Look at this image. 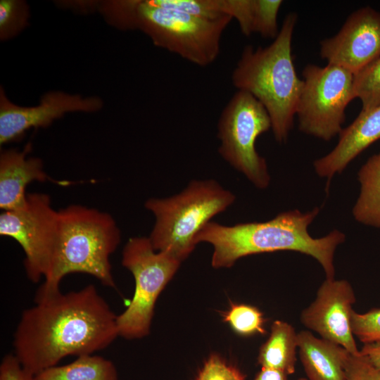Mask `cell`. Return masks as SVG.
<instances>
[{
    "instance_id": "6da1fadb",
    "label": "cell",
    "mask_w": 380,
    "mask_h": 380,
    "mask_svg": "<svg viewBox=\"0 0 380 380\" xmlns=\"http://www.w3.org/2000/svg\"><path fill=\"white\" fill-rule=\"evenodd\" d=\"M117 315L94 284L35 302L21 314L14 355L33 375L67 356L94 354L118 336Z\"/></svg>"
},
{
    "instance_id": "7a4b0ae2",
    "label": "cell",
    "mask_w": 380,
    "mask_h": 380,
    "mask_svg": "<svg viewBox=\"0 0 380 380\" xmlns=\"http://www.w3.org/2000/svg\"><path fill=\"white\" fill-rule=\"evenodd\" d=\"M319 213L317 207L305 213L293 210L280 213L266 222L232 226L210 221L196 235L195 243L206 242L213 246L211 265L214 268L230 267L249 255L292 251L316 259L326 279H334V253L346 236L334 229L321 238L311 236L308 227Z\"/></svg>"
},
{
    "instance_id": "3957f363",
    "label": "cell",
    "mask_w": 380,
    "mask_h": 380,
    "mask_svg": "<svg viewBox=\"0 0 380 380\" xmlns=\"http://www.w3.org/2000/svg\"><path fill=\"white\" fill-rule=\"evenodd\" d=\"M297 14L289 13L273 42L266 47L246 46L232 73L239 91L248 92L266 109L274 139L284 142L293 120L303 87L296 72L291 52Z\"/></svg>"
},
{
    "instance_id": "277c9868",
    "label": "cell",
    "mask_w": 380,
    "mask_h": 380,
    "mask_svg": "<svg viewBox=\"0 0 380 380\" xmlns=\"http://www.w3.org/2000/svg\"><path fill=\"white\" fill-rule=\"evenodd\" d=\"M59 212V236L49 274L38 289L34 301L54 296L62 279L71 273L94 277L115 288L110 256L117 249L121 233L108 213L81 205H70Z\"/></svg>"
},
{
    "instance_id": "5b68a950",
    "label": "cell",
    "mask_w": 380,
    "mask_h": 380,
    "mask_svg": "<svg viewBox=\"0 0 380 380\" xmlns=\"http://www.w3.org/2000/svg\"><path fill=\"white\" fill-rule=\"evenodd\" d=\"M106 12L117 26L139 29L153 43L198 66L217 58L222 35L232 20L196 17L157 5L153 0L110 1Z\"/></svg>"
},
{
    "instance_id": "8992f818",
    "label": "cell",
    "mask_w": 380,
    "mask_h": 380,
    "mask_svg": "<svg viewBox=\"0 0 380 380\" xmlns=\"http://www.w3.org/2000/svg\"><path fill=\"white\" fill-rule=\"evenodd\" d=\"M235 198L214 179L192 180L177 194L149 198L144 206L155 217L148 237L153 248L182 262L194 250L195 238L201 229Z\"/></svg>"
},
{
    "instance_id": "52a82bcc",
    "label": "cell",
    "mask_w": 380,
    "mask_h": 380,
    "mask_svg": "<svg viewBox=\"0 0 380 380\" xmlns=\"http://www.w3.org/2000/svg\"><path fill=\"white\" fill-rule=\"evenodd\" d=\"M181 261L165 251H156L148 237L130 238L124 246L122 265L132 274L135 289L127 308L117 315L118 335L126 339L146 336L154 308Z\"/></svg>"
},
{
    "instance_id": "ba28073f",
    "label": "cell",
    "mask_w": 380,
    "mask_h": 380,
    "mask_svg": "<svg viewBox=\"0 0 380 380\" xmlns=\"http://www.w3.org/2000/svg\"><path fill=\"white\" fill-rule=\"evenodd\" d=\"M270 129L272 121L265 107L251 94L239 90L222 110L217 122L220 155L260 189L269 186L270 175L255 141Z\"/></svg>"
},
{
    "instance_id": "9c48e42d",
    "label": "cell",
    "mask_w": 380,
    "mask_h": 380,
    "mask_svg": "<svg viewBox=\"0 0 380 380\" xmlns=\"http://www.w3.org/2000/svg\"><path fill=\"white\" fill-rule=\"evenodd\" d=\"M303 87L296 115L300 132L329 141L339 134L346 108L355 99L354 75L335 65H307L302 72Z\"/></svg>"
},
{
    "instance_id": "30bf717a",
    "label": "cell",
    "mask_w": 380,
    "mask_h": 380,
    "mask_svg": "<svg viewBox=\"0 0 380 380\" xmlns=\"http://www.w3.org/2000/svg\"><path fill=\"white\" fill-rule=\"evenodd\" d=\"M0 235L13 239L22 247L26 275L37 283L52 268L59 236V212L52 208L48 194H27L25 207L1 213Z\"/></svg>"
},
{
    "instance_id": "8fae6325",
    "label": "cell",
    "mask_w": 380,
    "mask_h": 380,
    "mask_svg": "<svg viewBox=\"0 0 380 380\" xmlns=\"http://www.w3.org/2000/svg\"><path fill=\"white\" fill-rule=\"evenodd\" d=\"M319 55L353 75L374 62L380 57V12L366 6L352 13L336 34L321 41Z\"/></svg>"
},
{
    "instance_id": "7c38bea8",
    "label": "cell",
    "mask_w": 380,
    "mask_h": 380,
    "mask_svg": "<svg viewBox=\"0 0 380 380\" xmlns=\"http://www.w3.org/2000/svg\"><path fill=\"white\" fill-rule=\"evenodd\" d=\"M355 292L346 280L326 279L315 300L300 315L301 322L324 339L338 344L350 354L360 355L351 328Z\"/></svg>"
},
{
    "instance_id": "4fadbf2b",
    "label": "cell",
    "mask_w": 380,
    "mask_h": 380,
    "mask_svg": "<svg viewBox=\"0 0 380 380\" xmlns=\"http://www.w3.org/2000/svg\"><path fill=\"white\" fill-rule=\"evenodd\" d=\"M103 106L98 97L84 98L61 91L49 92L40 103L23 107L11 103L2 88L0 93V145L20 139L31 128L46 127L69 112H94Z\"/></svg>"
},
{
    "instance_id": "5bb4252c",
    "label": "cell",
    "mask_w": 380,
    "mask_h": 380,
    "mask_svg": "<svg viewBox=\"0 0 380 380\" xmlns=\"http://www.w3.org/2000/svg\"><path fill=\"white\" fill-rule=\"evenodd\" d=\"M336 146L313 163L316 173L330 181L370 145L380 139V106L359 113L353 122L340 132Z\"/></svg>"
},
{
    "instance_id": "9a60e30c",
    "label": "cell",
    "mask_w": 380,
    "mask_h": 380,
    "mask_svg": "<svg viewBox=\"0 0 380 380\" xmlns=\"http://www.w3.org/2000/svg\"><path fill=\"white\" fill-rule=\"evenodd\" d=\"M31 144L23 151L4 150L0 155V208L3 211L20 210L27 202V186L32 182H46L49 177L41 159L27 157Z\"/></svg>"
},
{
    "instance_id": "2e32d148",
    "label": "cell",
    "mask_w": 380,
    "mask_h": 380,
    "mask_svg": "<svg viewBox=\"0 0 380 380\" xmlns=\"http://www.w3.org/2000/svg\"><path fill=\"white\" fill-rule=\"evenodd\" d=\"M298 348L308 380H346L345 365L350 353L343 347L301 331Z\"/></svg>"
},
{
    "instance_id": "e0dca14e",
    "label": "cell",
    "mask_w": 380,
    "mask_h": 380,
    "mask_svg": "<svg viewBox=\"0 0 380 380\" xmlns=\"http://www.w3.org/2000/svg\"><path fill=\"white\" fill-rule=\"evenodd\" d=\"M297 348L298 334L293 326L275 320L269 338L260 348L258 363L262 367L292 374L295 372Z\"/></svg>"
},
{
    "instance_id": "ac0fdd59",
    "label": "cell",
    "mask_w": 380,
    "mask_h": 380,
    "mask_svg": "<svg viewBox=\"0 0 380 380\" xmlns=\"http://www.w3.org/2000/svg\"><path fill=\"white\" fill-rule=\"evenodd\" d=\"M360 188L353 208L356 221L380 228V151L374 154L357 172Z\"/></svg>"
},
{
    "instance_id": "d6986e66",
    "label": "cell",
    "mask_w": 380,
    "mask_h": 380,
    "mask_svg": "<svg viewBox=\"0 0 380 380\" xmlns=\"http://www.w3.org/2000/svg\"><path fill=\"white\" fill-rule=\"evenodd\" d=\"M35 380H118L112 361L93 354L78 356L73 362L55 365L34 375Z\"/></svg>"
},
{
    "instance_id": "ffe728a7",
    "label": "cell",
    "mask_w": 380,
    "mask_h": 380,
    "mask_svg": "<svg viewBox=\"0 0 380 380\" xmlns=\"http://www.w3.org/2000/svg\"><path fill=\"white\" fill-rule=\"evenodd\" d=\"M223 321L227 322L238 334L249 336L265 334V319L262 312L256 307L243 303H232L230 308L222 314Z\"/></svg>"
},
{
    "instance_id": "44dd1931",
    "label": "cell",
    "mask_w": 380,
    "mask_h": 380,
    "mask_svg": "<svg viewBox=\"0 0 380 380\" xmlns=\"http://www.w3.org/2000/svg\"><path fill=\"white\" fill-rule=\"evenodd\" d=\"M353 92L362 103V112L380 106V57L354 75Z\"/></svg>"
},
{
    "instance_id": "7402d4cb",
    "label": "cell",
    "mask_w": 380,
    "mask_h": 380,
    "mask_svg": "<svg viewBox=\"0 0 380 380\" xmlns=\"http://www.w3.org/2000/svg\"><path fill=\"white\" fill-rule=\"evenodd\" d=\"M28 8L18 0L0 1V37L8 39L18 33L26 25Z\"/></svg>"
},
{
    "instance_id": "603a6c76",
    "label": "cell",
    "mask_w": 380,
    "mask_h": 380,
    "mask_svg": "<svg viewBox=\"0 0 380 380\" xmlns=\"http://www.w3.org/2000/svg\"><path fill=\"white\" fill-rule=\"evenodd\" d=\"M280 0H255L253 33L264 38L275 39L279 30L277 15L282 4Z\"/></svg>"
},
{
    "instance_id": "cb8c5ba5",
    "label": "cell",
    "mask_w": 380,
    "mask_h": 380,
    "mask_svg": "<svg viewBox=\"0 0 380 380\" xmlns=\"http://www.w3.org/2000/svg\"><path fill=\"white\" fill-rule=\"evenodd\" d=\"M162 7L174 9L196 17L217 20L224 16L218 0H153Z\"/></svg>"
},
{
    "instance_id": "d4e9b609",
    "label": "cell",
    "mask_w": 380,
    "mask_h": 380,
    "mask_svg": "<svg viewBox=\"0 0 380 380\" xmlns=\"http://www.w3.org/2000/svg\"><path fill=\"white\" fill-rule=\"evenodd\" d=\"M350 321L353 335L364 344L380 343V308L362 314L353 310Z\"/></svg>"
},
{
    "instance_id": "484cf974",
    "label": "cell",
    "mask_w": 380,
    "mask_h": 380,
    "mask_svg": "<svg viewBox=\"0 0 380 380\" xmlns=\"http://www.w3.org/2000/svg\"><path fill=\"white\" fill-rule=\"evenodd\" d=\"M220 11L235 18L242 34L253 33L255 0H218Z\"/></svg>"
},
{
    "instance_id": "4316f807",
    "label": "cell",
    "mask_w": 380,
    "mask_h": 380,
    "mask_svg": "<svg viewBox=\"0 0 380 380\" xmlns=\"http://www.w3.org/2000/svg\"><path fill=\"white\" fill-rule=\"evenodd\" d=\"M239 368L228 363L217 354H212L205 362L195 380H245Z\"/></svg>"
},
{
    "instance_id": "83f0119b",
    "label": "cell",
    "mask_w": 380,
    "mask_h": 380,
    "mask_svg": "<svg viewBox=\"0 0 380 380\" xmlns=\"http://www.w3.org/2000/svg\"><path fill=\"white\" fill-rule=\"evenodd\" d=\"M346 380H380V370L361 354H350L345 365Z\"/></svg>"
},
{
    "instance_id": "f1b7e54d",
    "label": "cell",
    "mask_w": 380,
    "mask_h": 380,
    "mask_svg": "<svg viewBox=\"0 0 380 380\" xmlns=\"http://www.w3.org/2000/svg\"><path fill=\"white\" fill-rule=\"evenodd\" d=\"M0 380H35L34 375L26 370L14 354H7L0 364Z\"/></svg>"
},
{
    "instance_id": "f546056e",
    "label": "cell",
    "mask_w": 380,
    "mask_h": 380,
    "mask_svg": "<svg viewBox=\"0 0 380 380\" xmlns=\"http://www.w3.org/2000/svg\"><path fill=\"white\" fill-rule=\"evenodd\" d=\"M360 353L380 370V343L364 344Z\"/></svg>"
},
{
    "instance_id": "4dcf8cb0",
    "label": "cell",
    "mask_w": 380,
    "mask_h": 380,
    "mask_svg": "<svg viewBox=\"0 0 380 380\" xmlns=\"http://www.w3.org/2000/svg\"><path fill=\"white\" fill-rule=\"evenodd\" d=\"M287 376L283 372L262 367L253 380H288Z\"/></svg>"
},
{
    "instance_id": "1f68e13d",
    "label": "cell",
    "mask_w": 380,
    "mask_h": 380,
    "mask_svg": "<svg viewBox=\"0 0 380 380\" xmlns=\"http://www.w3.org/2000/svg\"><path fill=\"white\" fill-rule=\"evenodd\" d=\"M297 380H308V379H305V378H300V379H297Z\"/></svg>"
}]
</instances>
